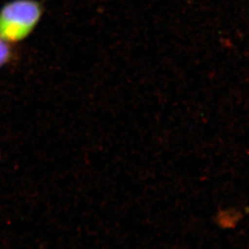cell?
<instances>
[{
    "label": "cell",
    "instance_id": "1",
    "mask_svg": "<svg viewBox=\"0 0 249 249\" xmlns=\"http://www.w3.org/2000/svg\"><path fill=\"white\" fill-rule=\"evenodd\" d=\"M44 6L38 0H12L0 9V37L17 44L28 38L43 17Z\"/></svg>",
    "mask_w": 249,
    "mask_h": 249
},
{
    "label": "cell",
    "instance_id": "2",
    "mask_svg": "<svg viewBox=\"0 0 249 249\" xmlns=\"http://www.w3.org/2000/svg\"><path fill=\"white\" fill-rule=\"evenodd\" d=\"M12 54L13 51L11 44L0 37V67H3L11 61Z\"/></svg>",
    "mask_w": 249,
    "mask_h": 249
}]
</instances>
